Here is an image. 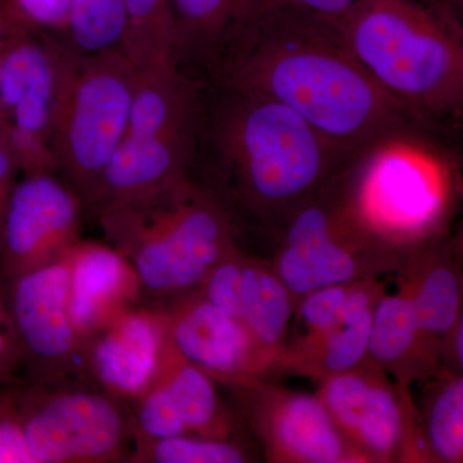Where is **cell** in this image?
I'll return each instance as SVG.
<instances>
[{
	"label": "cell",
	"instance_id": "obj_27",
	"mask_svg": "<svg viewBox=\"0 0 463 463\" xmlns=\"http://www.w3.org/2000/svg\"><path fill=\"white\" fill-rule=\"evenodd\" d=\"M130 461L147 463H243L249 462L245 448L236 441L179 435L158 440L136 441Z\"/></svg>",
	"mask_w": 463,
	"mask_h": 463
},
{
	"label": "cell",
	"instance_id": "obj_10",
	"mask_svg": "<svg viewBox=\"0 0 463 463\" xmlns=\"http://www.w3.org/2000/svg\"><path fill=\"white\" fill-rule=\"evenodd\" d=\"M269 461L364 463L318 395L250 381L234 388Z\"/></svg>",
	"mask_w": 463,
	"mask_h": 463
},
{
	"label": "cell",
	"instance_id": "obj_34",
	"mask_svg": "<svg viewBox=\"0 0 463 463\" xmlns=\"http://www.w3.org/2000/svg\"><path fill=\"white\" fill-rule=\"evenodd\" d=\"M5 317H8V313L5 300V282H3V277L0 274V318H5Z\"/></svg>",
	"mask_w": 463,
	"mask_h": 463
},
{
	"label": "cell",
	"instance_id": "obj_30",
	"mask_svg": "<svg viewBox=\"0 0 463 463\" xmlns=\"http://www.w3.org/2000/svg\"><path fill=\"white\" fill-rule=\"evenodd\" d=\"M361 2L362 0H259L258 11L264 7L289 9L331 24H337Z\"/></svg>",
	"mask_w": 463,
	"mask_h": 463
},
{
	"label": "cell",
	"instance_id": "obj_7",
	"mask_svg": "<svg viewBox=\"0 0 463 463\" xmlns=\"http://www.w3.org/2000/svg\"><path fill=\"white\" fill-rule=\"evenodd\" d=\"M341 173L276 231L272 267L295 301L328 286L395 272L401 250L368 230L347 203Z\"/></svg>",
	"mask_w": 463,
	"mask_h": 463
},
{
	"label": "cell",
	"instance_id": "obj_18",
	"mask_svg": "<svg viewBox=\"0 0 463 463\" xmlns=\"http://www.w3.org/2000/svg\"><path fill=\"white\" fill-rule=\"evenodd\" d=\"M258 8L259 0H169L170 63L214 84Z\"/></svg>",
	"mask_w": 463,
	"mask_h": 463
},
{
	"label": "cell",
	"instance_id": "obj_31",
	"mask_svg": "<svg viewBox=\"0 0 463 463\" xmlns=\"http://www.w3.org/2000/svg\"><path fill=\"white\" fill-rule=\"evenodd\" d=\"M18 175H20V170H18L16 161L12 156L5 134L0 130V236H2L9 199H11L12 192L18 182Z\"/></svg>",
	"mask_w": 463,
	"mask_h": 463
},
{
	"label": "cell",
	"instance_id": "obj_25",
	"mask_svg": "<svg viewBox=\"0 0 463 463\" xmlns=\"http://www.w3.org/2000/svg\"><path fill=\"white\" fill-rule=\"evenodd\" d=\"M125 56L138 71L170 66L169 0H124Z\"/></svg>",
	"mask_w": 463,
	"mask_h": 463
},
{
	"label": "cell",
	"instance_id": "obj_24",
	"mask_svg": "<svg viewBox=\"0 0 463 463\" xmlns=\"http://www.w3.org/2000/svg\"><path fill=\"white\" fill-rule=\"evenodd\" d=\"M417 411L425 462L463 461V379L441 370Z\"/></svg>",
	"mask_w": 463,
	"mask_h": 463
},
{
	"label": "cell",
	"instance_id": "obj_1",
	"mask_svg": "<svg viewBox=\"0 0 463 463\" xmlns=\"http://www.w3.org/2000/svg\"><path fill=\"white\" fill-rule=\"evenodd\" d=\"M355 156L257 91L201 85L188 176L242 224L273 233Z\"/></svg>",
	"mask_w": 463,
	"mask_h": 463
},
{
	"label": "cell",
	"instance_id": "obj_4",
	"mask_svg": "<svg viewBox=\"0 0 463 463\" xmlns=\"http://www.w3.org/2000/svg\"><path fill=\"white\" fill-rule=\"evenodd\" d=\"M106 237L129 259L143 292L178 298L199 288L213 267L237 246L231 215L190 176L103 206Z\"/></svg>",
	"mask_w": 463,
	"mask_h": 463
},
{
	"label": "cell",
	"instance_id": "obj_32",
	"mask_svg": "<svg viewBox=\"0 0 463 463\" xmlns=\"http://www.w3.org/2000/svg\"><path fill=\"white\" fill-rule=\"evenodd\" d=\"M23 355L9 317L0 318V380L5 379Z\"/></svg>",
	"mask_w": 463,
	"mask_h": 463
},
{
	"label": "cell",
	"instance_id": "obj_29",
	"mask_svg": "<svg viewBox=\"0 0 463 463\" xmlns=\"http://www.w3.org/2000/svg\"><path fill=\"white\" fill-rule=\"evenodd\" d=\"M0 463H35L27 447L18 394L0 392Z\"/></svg>",
	"mask_w": 463,
	"mask_h": 463
},
{
	"label": "cell",
	"instance_id": "obj_16",
	"mask_svg": "<svg viewBox=\"0 0 463 463\" xmlns=\"http://www.w3.org/2000/svg\"><path fill=\"white\" fill-rule=\"evenodd\" d=\"M166 346L164 309L132 307L85 344L81 359L103 392L133 402L154 383Z\"/></svg>",
	"mask_w": 463,
	"mask_h": 463
},
{
	"label": "cell",
	"instance_id": "obj_23",
	"mask_svg": "<svg viewBox=\"0 0 463 463\" xmlns=\"http://www.w3.org/2000/svg\"><path fill=\"white\" fill-rule=\"evenodd\" d=\"M155 381L167 390L191 435L232 439L234 421L219 397L215 381L183 359L169 340Z\"/></svg>",
	"mask_w": 463,
	"mask_h": 463
},
{
	"label": "cell",
	"instance_id": "obj_33",
	"mask_svg": "<svg viewBox=\"0 0 463 463\" xmlns=\"http://www.w3.org/2000/svg\"><path fill=\"white\" fill-rule=\"evenodd\" d=\"M419 2L447 9L463 17V0H419Z\"/></svg>",
	"mask_w": 463,
	"mask_h": 463
},
{
	"label": "cell",
	"instance_id": "obj_20",
	"mask_svg": "<svg viewBox=\"0 0 463 463\" xmlns=\"http://www.w3.org/2000/svg\"><path fill=\"white\" fill-rule=\"evenodd\" d=\"M459 265L458 243L443 233L402 249L395 269L399 288L412 301L423 332L441 350L462 318Z\"/></svg>",
	"mask_w": 463,
	"mask_h": 463
},
{
	"label": "cell",
	"instance_id": "obj_3",
	"mask_svg": "<svg viewBox=\"0 0 463 463\" xmlns=\"http://www.w3.org/2000/svg\"><path fill=\"white\" fill-rule=\"evenodd\" d=\"M377 87L448 137L463 121V17L419 0H362L334 24Z\"/></svg>",
	"mask_w": 463,
	"mask_h": 463
},
{
	"label": "cell",
	"instance_id": "obj_11",
	"mask_svg": "<svg viewBox=\"0 0 463 463\" xmlns=\"http://www.w3.org/2000/svg\"><path fill=\"white\" fill-rule=\"evenodd\" d=\"M81 210L78 194L56 173L18 179L0 236L3 279L62 258L80 240Z\"/></svg>",
	"mask_w": 463,
	"mask_h": 463
},
{
	"label": "cell",
	"instance_id": "obj_9",
	"mask_svg": "<svg viewBox=\"0 0 463 463\" xmlns=\"http://www.w3.org/2000/svg\"><path fill=\"white\" fill-rule=\"evenodd\" d=\"M35 463H106L125 457L130 419L118 399L91 390L18 394Z\"/></svg>",
	"mask_w": 463,
	"mask_h": 463
},
{
	"label": "cell",
	"instance_id": "obj_14",
	"mask_svg": "<svg viewBox=\"0 0 463 463\" xmlns=\"http://www.w3.org/2000/svg\"><path fill=\"white\" fill-rule=\"evenodd\" d=\"M197 291L242 323L272 356L274 370L288 340L297 301L272 264L236 246L213 267Z\"/></svg>",
	"mask_w": 463,
	"mask_h": 463
},
{
	"label": "cell",
	"instance_id": "obj_21",
	"mask_svg": "<svg viewBox=\"0 0 463 463\" xmlns=\"http://www.w3.org/2000/svg\"><path fill=\"white\" fill-rule=\"evenodd\" d=\"M379 279L355 282L345 312L336 325L312 339L288 344L277 368L321 381L354 370L370 359L374 307L385 294Z\"/></svg>",
	"mask_w": 463,
	"mask_h": 463
},
{
	"label": "cell",
	"instance_id": "obj_12",
	"mask_svg": "<svg viewBox=\"0 0 463 463\" xmlns=\"http://www.w3.org/2000/svg\"><path fill=\"white\" fill-rule=\"evenodd\" d=\"M166 309L167 340L185 361L231 388L274 370L272 356L248 328L206 300L197 289L174 298Z\"/></svg>",
	"mask_w": 463,
	"mask_h": 463
},
{
	"label": "cell",
	"instance_id": "obj_17",
	"mask_svg": "<svg viewBox=\"0 0 463 463\" xmlns=\"http://www.w3.org/2000/svg\"><path fill=\"white\" fill-rule=\"evenodd\" d=\"M67 307L81 346L143 294L136 268L120 250L96 241H76L66 251Z\"/></svg>",
	"mask_w": 463,
	"mask_h": 463
},
{
	"label": "cell",
	"instance_id": "obj_13",
	"mask_svg": "<svg viewBox=\"0 0 463 463\" xmlns=\"http://www.w3.org/2000/svg\"><path fill=\"white\" fill-rule=\"evenodd\" d=\"M3 282L9 321L23 354L52 373L70 370L83 356V346L67 307L66 255Z\"/></svg>",
	"mask_w": 463,
	"mask_h": 463
},
{
	"label": "cell",
	"instance_id": "obj_22",
	"mask_svg": "<svg viewBox=\"0 0 463 463\" xmlns=\"http://www.w3.org/2000/svg\"><path fill=\"white\" fill-rule=\"evenodd\" d=\"M368 356L402 386L435 379L443 355L417 319L412 301L401 288L383 294L374 307Z\"/></svg>",
	"mask_w": 463,
	"mask_h": 463
},
{
	"label": "cell",
	"instance_id": "obj_26",
	"mask_svg": "<svg viewBox=\"0 0 463 463\" xmlns=\"http://www.w3.org/2000/svg\"><path fill=\"white\" fill-rule=\"evenodd\" d=\"M127 16L124 0H72L62 41L75 54L121 50Z\"/></svg>",
	"mask_w": 463,
	"mask_h": 463
},
{
	"label": "cell",
	"instance_id": "obj_19",
	"mask_svg": "<svg viewBox=\"0 0 463 463\" xmlns=\"http://www.w3.org/2000/svg\"><path fill=\"white\" fill-rule=\"evenodd\" d=\"M196 121L170 132L125 134L87 206L96 213L109 203L147 194L188 176L194 160Z\"/></svg>",
	"mask_w": 463,
	"mask_h": 463
},
{
	"label": "cell",
	"instance_id": "obj_2",
	"mask_svg": "<svg viewBox=\"0 0 463 463\" xmlns=\"http://www.w3.org/2000/svg\"><path fill=\"white\" fill-rule=\"evenodd\" d=\"M215 84L288 106L353 156L392 134L435 133L377 87L334 24L289 9H259Z\"/></svg>",
	"mask_w": 463,
	"mask_h": 463
},
{
	"label": "cell",
	"instance_id": "obj_6",
	"mask_svg": "<svg viewBox=\"0 0 463 463\" xmlns=\"http://www.w3.org/2000/svg\"><path fill=\"white\" fill-rule=\"evenodd\" d=\"M137 76L121 50L67 54L50 141L58 175L83 205L127 133Z\"/></svg>",
	"mask_w": 463,
	"mask_h": 463
},
{
	"label": "cell",
	"instance_id": "obj_35",
	"mask_svg": "<svg viewBox=\"0 0 463 463\" xmlns=\"http://www.w3.org/2000/svg\"><path fill=\"white\" fill-rule=\"evenodd\" d=\"M5 124H7V120H5V109H3L2 103H0V130L5 127Z\"/></svg>",
	"mask_w": 463,
	"mask_h": 463
},
{
	"label": "cell",
	"instance_id": "obj_8",
	"mask_svg": "<svg viewBox=\"0 0 463 463\" xmlns=\"http://www.w3.org/2000/svg\"><path fill=\"white\" fill-rule=\"evenodd\" d=\"M317 395L365 462H425L417 408L407 386L371 359L321 381Z\"/></svg>",
	"mask_w": 463,
	"mask_h": 463
},
{
	"label": "cell",
	"instance_id": "obj_5",
	"mask_svg": "<svg viewBox=\"0 0 463 463\" xmlns=\"http://www.w3.org/2000/svg\"><path fill=\"white\" fill-rule=\"evenodd\" d=\"M439 134L410 130L368 146L341 173L362 223L399 250L443 234L457 163Z\"/></svg>",
	"mask_w": 463,
	"mask_h": 463
},
{
	"label": "cell",
	"instance_id": "obj_15",
	"mask_svg": "<svg viewBox=\"0 0 463 463\" xmlns=\"http://www.w3.org/2000/svg\"><path fill=\"white\" fill-rule=\"evenodd\" d=\"M69 52L63 42L51 33H0V103L7 120L5 127L50 141Z\"/></svg>",
	"mask_w": 463,
	"mask_h": 463
},
{
	"label": "cell",
	"instance_id": "obj_28",
	"mask_svg": "<svg viewBox=\"0 0 463 463\" xmlns=\"http://www.w3.org/2000/svg\"><path fill=\"white\" fill-rule=\"evenodd\" d=\"M133 403L130 430L136 441L191 435L169 392L157 381Z\"/></svg>",
	"mask_w": 463,
	"mask_h": 463
}]
</instances>
